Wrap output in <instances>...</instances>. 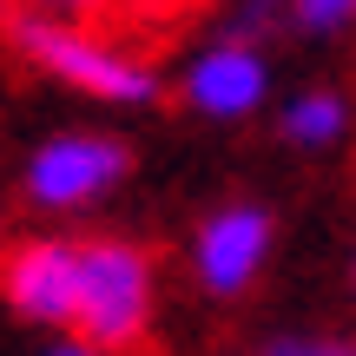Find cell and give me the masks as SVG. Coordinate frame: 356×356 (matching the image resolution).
<instances>
[{
    "label": "cell",
    "instance_id": "obj_5",
    "mask_svg": "<svg viewBox=\"0 0 356 356\" xmlns=\"http://www.w3.org/2000/svg\"><path fill=\"white\" fill-rule=\"evenodd\" d=\"M0 291L33 323H73V244H20L0 270Z\"/></svg>",
    "mask_w": 356,
    "mask_h": 356
},
{
    "label": "cell",
    "instance_id": "obj_8",
    "mask_svg": "<svg viewBox=\"0 0 356 356\" xmlns=\"http://www.w3.org/2000/svg\"><path fill=\"white\" fill-rule=\"evenodd\" d=\"M33 13H53V20H92V13H106V0H26Z\"/></svg>",
    "mask_w": 356,
    "mask_h": 356
},
{
    "label": "cell",
    "instance_id": "obj_3",
    "mask_svg": "<svg viewBox=\"0 0 356 356\" xmlns=\"http://www.w3.org/2000/svg\"><path fill=\"white\" fill-rule=\"evenodd\" d=\"M119 172H126V145H113V139H53L26 165V191L47 211H73V204L99 198Z\"/></svg>",
    "mask_w": 356,
    "mask_h": 356
},
{
    "label": "cell",
    "instance_id": "obj_7",
    "mask_svg": "<svg viewBox=\"0 0 356 356\" xmlns=\"http://www.w3.org/2000/svg\"><path fill=\"white\" fill-rule=\"evenodd\" d=\"M284 132H291L297 145H330L337 132H343V99H330V92L297 99L291 113H284Z\"/></svg>",
    "mask_w": 356,
    "mask_h": 356
},
{
    "label": "cell",
    "instance_id": "obj_6",
    "mask_svg": "<svg viewBox=\"0 0 356 356\" xmlns=\"http://www.w3.org/2000/svg\"><path fill=\"white\" fill-rule=\"evenodd\" d=\"M185 99L198 106V113H211V119H244V113H257V99H264V60H257L244 40H231V47L204 53V60L191 66Z\"/></svg>",
    "mask_w": 356,
    "mask_h": 356
},
{
    "label": "cell",
    "instance_id": "obj_10",
    "mask_svg": "<svg viewBox=\"0 0 356 356\" xmlns=\"http://www.w3.org/2000/svg\"><path fill=\"white\" fill-rule=\"evenodd\" d=\"M264 356H310V343H304V337H284V343H270Z\"/></svg>",
    "mask_w": 356,
    "mask_h": 356
},
{
    "label": "cell",
    "instance_id": "obj_9",
    "mask_svg": "<svg viewBox=\"0 0 356 356\" xmlns=\"http://www.w3.org/2000/svg\"><path fill=\"white\" fill-rule=\"evenodd\" d=\"M310 356H356L350 337H330V343H310Z\"/></svg>",
    "mask_w": 356,
    "mask_h": 356
},
{
    "label": "cell",
    "instance_id": "obj_4",
    "mask_svg": "<svg viewBox=\"0 0 356 356\" xmlns=\"http://www.w3.org/2000/svg\"><path fill=\"white\" fill-rule=\"evenodd\" d=\"M264 251H270V218L257 211V204H225V211L198 231L204 291H218V297L244 291V284L257 277V264H264Z\"/></svg>",
    "mask_w": 356,
    "mask_h": 356
},
{
    "label": "cell",
    "instance_id": "obj_2",
    "mask_svg": "<svg viewBox=\"0 0 356 356\" xmlns=\"http://www.w3.org/2000/svg\"><path fill=\"white\" fill-rule=\"evenodd\" d=\"M13 47H20L40 73H60L66 86L92 92V99L145 106L159 92V79H152L145 60H132V53H119V47H99V40H86L79 26L53 20V13H33V7H20V20H13Z\"/></svg>",
    "mask_w": 356,
    "mask_h": 356
},
{
    "label": "cell",
    "instance_id": "obj_1",
    "mask_svg": "<svg viewBox=\"0 0 356 356\" xmlns=\"http://www.w3.org/2000/svg\"><path fill=\"white\" fill-rule=\"evenodd\" d=\"M73 330L92 350H139L152 330V257L139 244H73Z\"/></svg>",
    "mask_w": 356,
    "mask_h": 356
},
{
    "label": "cell",
    "instance_id": "obj_11",
    "mask_svg": "<svg viewBox=\"0 0 356 356\" xmlns=\"http://www.w3.org/2000/svg\"><path fill=\"white\" fill-rule=\"evenodd\" d=\"M47 356H99L92 343H66V350H47Z\"/></svg>",
    "mask_w": 356,
    "mask_h": 356
}]
</instances>
